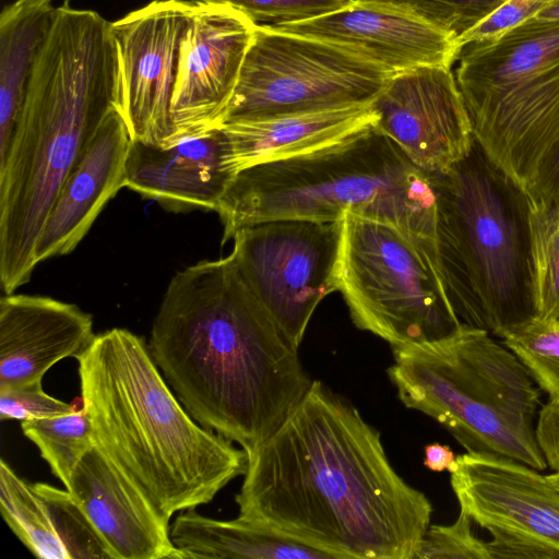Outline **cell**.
Instances as JSON below:
<instances>
[{
    "label": "cell",
    "mask_w": 559,
    "mask_h": 559,
    "mask_svg": "<svg viewBox=\"0 0 559 559\" xmlns=\"http://www.w3.org/2000/svg\"><path fill=\"white\" fill-rule=\"evenodd\" d=\"M246 453L238 516L332 559H414L431 502L394 469L380 432L322 381Z\"/></svg>",
    "instance_id": "obj_1"
},
{
    "label": "cell",
    "mask_w": 559,
    "mask_h": 559,
    "mask_svg": "<svg viewBox=\"0 0 559 559\" xmlns=\"http://www.w3.org/2000/svg\"><path fill=\"white\" fill-rule=\"evenodd\" d=\"M433 182L437 257L452 307L462 324L500 337L536 316L531 200L476 139Z\"/></svg>",
    "instance_id": "obj_6"
},
{
    "label": "cell",
    "mask_w": 559,
    "mask_h": 559,
    "mask_svg": "<svg viewBox=\"0 0 559 559\" xmlns=\"http://www.w3.org/2000/svg\"><path fill=\"white\" fill-rule=\"evenodd\" d=\"M47 504L70 559H115L93 522L67 489L33 484Z\"/></svg>",
    "instance_id": "obj_28"
},
{
    "label": "cell",
    "mask_w": 559,
    "mask_h": 559,
    "mask_svg": "<svg viewBox=\"0 0 559 559\" xmlns=\"http://www.w3.org/2000/svg\"><path fill=\"white\" fill-rule=\"evenodd\" d=\"M393 74L348 47L257 25L224 123L372 104Z\"/></svg>",
    "instance_id": "obj_9"
},
{
    "label": "cell",
    "mask_w": 559,
    "mask_h": 559,
    "mask_svg": "<svg viewBox=\"0 0 559 559\" xmlns=\"http://www.w3.org/2000/svg\"><path fill=\"white\" fill-rule=\"evenodd\" d=\"M147 345L188 413L246 452L280 428L313 381L231 253L171 277Z\"/></svg>",
    "instance_id": "obj_2"
},
{
    "label": "cell",
    "mask_w": 559,
    "mask_h": 559,
    "mask_svg": "<svg viewBox=\"0 0 559 559\" xmlns=\"http://www.w3.org/2000/svg\"><path fill=\"white\" fill-rule=\"evenodd\" d=\"M75 358L96 445L165 522L245 474L246 451L188 413L143 337L114 328Z\"/></svg>",
    "instance_id": "obj_4"
},
{
    "label": "cell",
    "mask_w": 559,
    "mask_h": 559,
    "mask_svg": "<svg viewBox=\"0 0 559 559\" xmlns=\"http://www.w3.org/2000/svg\"><path fill=\"white\" fill-rule=\"evenodd\" d=\"M193 2L228 5L248 16L257 25H280L299 22L348 4L350 0H191Z\"/></svg>",
    "instance_id": "obj_31"
},
{
    "label": "cell",
    "mask_w": 559,
    "mask_h": 559,
    "mask_svg": "<svg viewBox=\"0 0 559 559\" xmlns=\"http://www.w3.org/2000/svg\"><path fill=\"white\" fill-rule=\"evenodd\" d=\"M131 143L122 116L114 109L62 183L35 248L37 264L71 253L109 200L126 187Z\"/></svg>",
    "instance_id": "obj_17"
},
{
    "label": "cell",
    "mask_w": 559,
    "mask_h": 559,
    "mask_svg": "<svg viewBox=\"0 0 559 559\" xmlns=\"http://www.w3.org/2000/svg\"><path fill=\"white\" fill-rule=\"evenodd\" d=\"M456 61L465 104L499 93L559 62V22L533 17L496 38L463 45Z\"/></svg>",
    "instance_id": "obj_21"
},
{
    "label": "cell",
    "mask_w": 559,
    "mask_h": 559,
    "mask_svg": "<svg viewBox=\"0 0 559 559\" xmlns=\"http://www.w3.org/2000/svg\"><path fill=\"white\" fill-rule=\"evenodd\" d=\"M271 27L348 47L393 73L451 68L459 55L450 34L406 8L379 0H350L321 16Z\"/></svg>",
    "instance_id": "obj_15"
},
{
    "label": "cell",
    "mask_w": 559,
    "mask_h": 559,
    "mask_svg": "<svg viewBox=\"0 0 559 559\" xmlns=\"http://www.w3.org/2000/svg\"><path fill=\"white\" fill-rule=\"evenodd\" d=\"M536 436L547 465L559 472V403L543 404L537 416Z\"/></svg>",
    "instance_id": "obj_35"
},
{
    "label": "cell",
    "mask_w": 559,
    "mask_h": 559,
    "mask_svg": "<svg viewBox=\"0 0 559 559\" xmlns=\"http://www.w3.org/2000/svg\"><path fill=\"white\" fill-rule=\"evenodd\" d=\"M36 3H51L52 0H29ZM70 0H64V2H69Z\"/></svg>",
    "instance_id": "obj_39"
},
{
    "label": "cell",
    "mask_w": 559,
    "mask_h": 559,
    "mask_svg": "<svg viewBox=\"0 0 559 559\" xmlns=\"http://www.w3.org/2000/svg\"><path fill=\"white\" fill-rule=\"evenodd\" d=\"M170 538L182 559H332L273 528L238 516L223 521L188 509L176 516Z\"/></svg>",
    "instance_id": "obj_22"
},
{
    "label": "cell",
    "mask_w": 559,
    "mask_h": 559,
    "mask_svg": "<svg viewBox=\"0 0 559 559\" xmlns=\"http://www.w3.org/2000/svg\"><path fill=\"white\" fill-rule=\"evenodd\" d=\"M500 338L548 395V402L559 403V320L535 316L509 329Z\"/></svg>",
    "instance_id": "obj_27"
},
{
    "label": "cell",
    "mask_w": 559,
    "mask_h": 559,
    "mask_svg": "<svg viewBox=\"0 0 559 559\" xmlns=\"http://www.w3.org/2000/svg\"><path fill=\"white\" fill-rule=\"evenodd\" d=\"M93 318L74 304L5 294L0 300V389L41 381L92 343Z\"/></svg>",
    "instance_id": "obj_18"
},
{
    "label": "cell",
    "mask_w": 559,
    "mask_h": 559,
    "mask_svg": "<svg viewBox=\"0 0 559 559\" xmlns=\"http://www.w3.org/2000/svg\"><path fill=\"white\" fill-rule=\"evenodd\" d=\"M347 211L436 243L433 176L376 127L308 154L240 170L216 209L223 243L260 222L336 221Z\"/></svg>",
    "instance_id": "obj_5"
},
{
    "label": "cell",
    "mask_w": 559,
    "mask_h": 559,
    "mask_svg": "<svg viewBox=\"0 0 559 559\" xmlns=\"http://www.w3.org/2000/svg\"><path fill=\"white\" fill-rule=\"evenodd\" d=\"M530 227L536 317L559 320V201L531 203Z\"/></svg>",
    "instance_id": "obj_26"
},
{
    "label": "cell",
    "mask_w": 559,
    "mask_h": 559,
    "mask_svg": "<svg viewBox=\"0 0 559 559\" xmlns=\"http://www.w3.org/2000/svg\"><path fill=\"white\" fill-rule=\"evenodd\" d=\"M337 290L353 323L391 348L433 342L462 325L436 243L349 211L343 217Z\"/></svg>",
    "instance_id": "obj_8"
},
{
    "label": "cell",
    "mask_w": 559,
    "mask_h": 559,
    "mask_svg": "<svg viewBox=\"0 0 559 559\" xmlns=\"http://www.w3.org/2000/svg\"><path fill=\"white\" fill-rule=\"evenodd\" d=\"M406 8L456 41L506 0H379Z\"/></svg>",
    "instance_id": "obj_30"
},
{
    "label": "cell",
    "mask_w": 559,
    "mask_h": 559,
    "mask_svg": "<svg viewBox=\"0 0 559 559\" xmlns=\"http://www.w3.org/2000/svg\"><path fill=\"white\" fill-rule=\"evenodd\" d=\"M83 405L82 397L68 404L48 395L41 381L0 389V419L25 421L69 414Z\"/></svg>",
    "instance_id": "obj_33"
},
{
    "label": "cell",
    "mask_w": 559,
    "mask_h": 559,
    "mask_svg": "<svg viewBox=\"0 0 559 559\" xmlns=\"http://www.w3.org/2000/svg\"><path fill=\"white\" fill-rule=\"evenodd\" d=\"M378 121L372 104L265 119L225 122V164L240 170L308 154L360 133Z\"/></svg>",
    "instance_id": "obj_20"
},
{
    "label": "cell",
    "mask_w": 559,
    "mask_h": 559,
    "mask_svg": "<svg viewBox=\"0 0 559 559\" xmlns=\"http://www.w3.org/2000/svg\"><path fill=\"white\" fill-rule=\"evenodd\" d=\"M343 218H283L240 228L231 255L259 301L299 347L324 297L338 289Z\"/></svg>",
    "instance_id": "obj_10"
},
{
    "label": "cell",
    "mask_w": 559,
    "mask_h": 559,
    "mask_svg": "<svg viewBox=\"0 0 559 559\" xmlns=\"http://www.w3.org/2000/svg\"><path fill=\"white\" fill-rule=\"evenodd\" d=\"M0 510L20 542L39 559H70L51 513L34 485L0 461Z\"/></svg>",
    "instance_id": "obj_24"
},
{
    "label": "cell",
    "mask_w": 559,
    "mask_h": 559,
    "mask_svg": "<svg viewBox=\"0 0 559 559\" xmlns=\"http://www.w3.org/2000/svg\"><path fill=\"white\" fill-rule=\"evenodd\" d=\"M548 479L550 480V483L559 489V472H554L552 474L550 475H547Z\"/></svg>",
    "instance_id": "obj_38"
},
{
    "label": "cell",
    "mask_w": 559,
    "mask_h": 559,
    "mask_svg": "<svg viewBox=\"0 0 559 559\" xmlns=\"http://www.w3.org/2000/svg\"><path fill=\"white\" fill-rule=\"evenodd\" d=\"M219 128L167 145L132 141L126 187L176 211L213 210L235 177L225 164Z\"/></svg>",
    "instance_id": "obj_19"
},
{
    "label": "cell",
    "mask_w": 559,
    "mask_h": 559,
    "mask_svg": "<svg viewBox=\"0 0 559 559\" xmlns=\"http://www.w3.org/2000/svg\"><path fill=\"white\" fill-rule=\"evenodd\" d=\"M376 128L428 175L447 173L475 136L451 68L424 66L394 73L372 103Z\"/></svg>",
    "instance_id": "obj_14"
},
{
    "label": "cell",
    "mask_w": 559,
    "mask_h": 559,
    "mask_svg": "<svg viewBox=\"0 0 559 559\" xmlns=\"http://www.w3.org/2000/svg\"><path fill=\"white\" fill-rule=\"evenodd\" d=\"M521 188L532 204L559 201V97L531 141Z\"/></svg>",
    "instance_id": "obj_29"
},
{
    "label": "cell",
    "mask_w": 559,
    "mask_h": 559,
    "mask_svg": "<svg viewBox=\"0 0 559 559\" xmlns=\"http://www.w3.org/2000/svg\"><path fill=\"white\" fill-rule=\"evenodd\" d=\"M21 428L67 489L74 468L95 445L92 420L84 406L60 416L22 421Z\"/></svg>",
    "instance_id": "obj_25"
},
{
    "label": "cell",
    "mask_w": 559,
    "mask_h": 559,
    "mask_svg": "<svg viewBox=\"0 0 559 559\" xmlns=\"http://www.w3.org/2000/svg\"><path fill=\"white\" fill-rule=\"evenodd\" d=\"M67 490L115 559H182L171 542L169 523L96 443L74 468Z\"/></svg>",
    "instance_id": "obj_16"
},
{
    "label": "cell",
    "mask_w": 559,
    "mask_h": 559,
    "mask_svg": "<svg viewBox=\"0 0 559 559\" xmlns=\"http://www.w3.org/2000/svg\"><path fill=\"white\" fill-rule=\"evenodd\" d=\"M448 472L460 510L491 535L490 559L559 558V489L547 475L508 457L468 452Z\"/></svg>",
    "instance_id": "obj_11"
},
{
    "label": "cell",
    "mask_w": 559,
    "mask_h": 559,
    "mask_svg": "<svg viewBox=\"0 0 559 559\" xmlns=\"http://www.w3.org/2000/svg\"><path fill=\"white\" fill-rule=\"evenodd\" d=\"M255 26L231 7L192 3L171 98L174 141L224 123Z\"/></svg>",
    "instance_id": "obj_13"
},
{
    "label": "cell",
    "mask_w": 559,
    "mask_h": 559,
    "mask_svg": "<svg viewBox=\"0 0 559 559\" xmlns=\"http://www.w3.org/2000/svg\"><path fill=\"white\" fill-rule=\"evenodd\" d=\"M535 17L559 22V0H552Z\"/></svg>",
    "instance_id": "obj_37"
},
{
    "label": "cell",
    "mask_w": 559,
    "mask_h": 559,
    "mask_svg": "<svg viewBox=\"0 0 559 559\" xmlns=\"http://www.w3.org/2000/svg\"><path fill=\"white\" fill-rule=\"evenodd\" d=\"M192 3L154 0L111 23L118 61L117 110L132 141L174 142L171 98Z\"/></svg>",
    "instance_id": "obj_12"
},
{
    "label": "cell",
    "mask_w": 559,
    "mask_h": 559,
    "mask_svg": "<svg viewBox=\"0 0 559 559\" xmlns=\"http://www.w3.org/2000/svg\"><path fill=\"white\" fill-rule=\"evenodd\" d=\"M552 0H506L481 22L457 39L456 45L492 39L535 17Z\"/></svg>",
    "instance_id": "obj_34"
},
{
    "label": "cell",
    "mask_w": 559,
    "mask_h": 559,
    "mask_svg": "<svg viewBox=\"0 0 559 559\" xmlns=\"http://www.w3.org/2000/svg\"><path fill=\"white\" fill-rule=\"evenodd\" d=\"M388 376L407 408L439 423L468 453L548 465L536 436L540 389L490 333L462 324L421 344L393 347Z\"/></svg>",
    "instance_id": "obj_7"
},
{
    "label": "cell",
    "mask_w": 559,
    "mask_h": 559,
    "mask_svg": "<svg viewBox=\"0 0 559 559\" xmlns=\"http://www.w3.org/2000/svg\"><path fill=\"white\" fill-rule=\"evenodd\" d=\"M424 465L432 472L449 471L454 464L456 456L449 445L438 442L425 447Z\"/></svg>",
    "instance_id": "obj_36"
},
{
    "label": "cell",
    "mask_w": 559,
    "mask_h": 559,
    "mask_svg": "<svg viewBox=\"0 0 559 559\" xmlns=\"http://www.w3.org/2000/svg\"><path fill=\"white\" fill-rule=\"evenodd\" d=\"M51 3L16 0L0 15V159L21 114L38 51L50 29Z\"/></svg>",
    "instance_id": "obj_23"
},
{
    "label": "cell",
    "mask_w": 559,
    "mask_h": 559,
    "mask_svg": "<svg viewBox=\"0 0 559 559\" xmlns=\"http://www.w3.org/2000/svg\"><path fill=\"white\" fill-rule=\"evenodd\" d=\"M111 22L63 2L36 57L12 139L0 159V282L26 284L35 248L72 167L117 109Z\"/></svg>",
    "instance_id": "obj_3"
},
{
    "label": "cell",
    "mask_w": 559,
    "mask_h": 559,
    "mask_svg": "<svg viewBox=\"0 0 559 559\" xmlns=\"http://www.w3.org/2000/svg\"><path fill=\"white\" fill-rule=\"evenodd\" d=\"M472 523V519L460 510L454 523L429 525L414 559H490L487 542L473 533Z\"/></svg>",
    "instance_id": "obj_32"
}]
</instances>
